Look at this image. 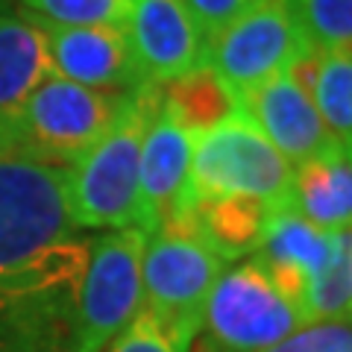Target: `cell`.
<instances>
[{
  "mask_svg": "<svg viewBox=\"0 0 352 352\" xmlns=\"http://www.w3.org/2000/svg\"><path fill=\"white\" fill-rule=\"evenodd\" d=\"M250 3H256V0H250Z\"/></svg>",
  "mask_w": 352,
  "mask_h": 352,
  "instance_id": "obj_27",
  "label": "cell"
},
{
  "mask_svg": "<svg viewBox=\"0 0 352 352\" xmlns=\"http://www.w3.org/2000/svg\"><path fill=\"white\" fill-rule=\"evenodd\" d=\"M18 9L53 27H124L132 0H15Z\"/></svg>",
  "mask_w": 352,
  "mask_h": 352,
  "instance_id": "obj_21",
  "label": "cell"
},
{
  "mask_svg": "<svg viewBox=\"0 0 352 352\" xmlns=\"http://www.w3.org/2000/svg\"><path fill=\"white\" fill-rule=\"evenodd\" d=\"M68 168L24 147L0 150V264L80 232L68 208Z\"/></svg>",
  "mask_w": 352,
  "mask_h": 352,
  "instance_id": "obj_5",
  "label": "cell"
},
{
  "mask_svg": "<svg viewBox=\"0 0 352 352\" xmlns=\"http://www.w3.org/2000/svg\"><path fill=\"white\" fill-rule=\"evenodd\" d=\"M291 179L294 164L241 109L212 129L194 135L188 176L191 203L247 197L282 208L291 206Z\"/></svg>",
  "mask_w": 352,
  "mask_h": 352,
  "instance_id": "obj_3",
  "label": "cell"
},
{
  "mask_svg": "<svg viewBox=\"0 0 352 352\" xmlns=\"http://www.w3.org/2000/svg\"><path fill=\"white\" fill-rule=\"evenodd\" d=\"M129 94L94 91L50 74L21 106L12 141L36 156L74 164L115 124Z\"/></svg>",
  "mask_w": 352,
  "mask_h": 352,
  "instance_id": "obj_8",
  "label": "cell"
},
{
  "mask_svg": "<svg viewBox=\"0 0 352 352\" xmlns=\"http://www.w3.org/2000/svg\"><path fill=\"white\" fill-rule=\"evenodd\" d=\"M191 18L197 21L203 38H206V47L220 30H223L229 21H235L244 9L250 6V0H185Z\"/></svg>",
  "mask_w": 352,
  "mask_h": 352,
  "instance_id": "obj_25",
  "label": "cell"
},
{
  "mask_svg": "<svg viewBox=\"0 0 352 352\" xmlns=\"http://www.w3.org/2000/svg\"><path fill=\"white\" fill-rule=\"evenodd\" d=\"M261 352H352V326L349 320L302 323L288 338Z\"/></svg>",
  "mask_w": 352,
  "mask_h": 352,
  "instance_id": "obj_24",
  "label": "cell"
},
{
  "mask_svg": "<svg viewBox=\"0 0 352 352\" xmlns=\"http://www.w3.org/2000/svg\"><path fill=\"white\" fill-rule=\"evenodd\" d=\"M226 264L229 261L197 229L191 212L173 217L147 238L141 264V308L197 340L203 305Z\"/></svg>",
  "mask_w": 352,
  "mask_h": 352,
  "instance_id": "obj_4",
  "label": "cell"
},
{
  "mask_svg": "<svg viewBox=\"0 0 352 352\" xmlns=\"http://www.w3.org/2000/svg\"><path fill=\"white\" fill-rule=\"evenodd\" d=\"M159 106L162 85L135 88L100 141L68 168V208L80 232L135 226L141 144Z\"/></svg>",
  "mask_w": 352,
  "mask_h": 352,
  "instance_id": "obj_2",
  "label": "cell"
},
{
  "mask_svg": "<svg viewBox=\"0 0 352 352\" xmlns=\"http://www.w3.org/2000/svg\"><path fill=\"white\" fill-rule=\"evenodd\" d=\"M124 32L150 85H168L206 65V38L185 0H132Z\"/></svg>",
  "mask_w": 352,
  "mask_h": 352,
  "instance_id": "obj_11",
  "label": "cell"
},
{
  "mask_svg": "<svg viewBox=\"0 0 352 352\" xmlns=\"http://www.w3.org/2000/svg\"><path fill=\"white\" fill-rule=\"evenodd\" d=\"M291 208L323 232H346L352 220V162L349 150L329 147L294 168Z\"/></svg>",
  "mask_w": 352,
  "mask_h": 352,
  "instance_id": "obj_16",
  "label": "cell"
},
{
  "mask_svg": "<svg viewBox=\"0 0 352 352\" xmlns=\"http://www.w3.org/2000/svg\"><path fill=\"white\" fill-rule=\"evenodd\" d=\"M50 74L44 30L24 9L0 0V141L15 147L12 126L21 106Z\"/></svg>",
  "mask_w": 352,
  "mask_h": 352,
  "instance_id": "obj_15",
  "label": "cell"
},
{
  "mask_svg": "<svg viewBox=\"0 0 352 352\" xmlns=\"http://www.w3.org/2000/svg\"><path fill=\"white\" fill-rule=\"evenodd\" d=\"M235 97L241 112L264 132V138L294 168L320 156L329 147H338L326 132L311 97L291 71H282Z\"/></svg>",
  "mask_w": 352,
  "mask_h": 352,
  "instance_id": "obj_13",
  "label": "cell"
},
{
  "mask_svg": "<svg viewBox=\"0 0 352 352\" xmlns=\"http://www.w3.org/2000/svg\"><path fill=\"white\" fill-rule=\"evenodd\" d=\"M85 264L88 238L82 232L0 264V352H74Z\"/></svg>",
  "mask_w": 352,
  "mask_h": 352,
  "instance_id": "obj_1",
  "label": "cell"
},
{
  "mask_svg": "<svg viewBox=\"0 0 352 352\" xmlns=\"http://www.w3.org/2000/svg\"><path fill=\"white\" fill-rule=\"evenodd\" d=\"M38 27L47 41L50 68L62 80L109 94H129L150 85L138 71L124 27Z\"/></svg>",
  "mask_w": 352,
  "mask_h": 352,
  "instance_id": "obj_12",
  "label": "cell"
},
{
  "mask_svg": "<svg viewBox=\"0 0 352 352\" xmlns=\"http://www.w3.org/2000/svg\"><path fill=\"white\" fill-rule=\"evenodd\" d=\"M308 50L288 0H256L217 32L206 47V65L235 94L282 71H291Z\"/></svg>",
  "mask_w": 352,
  "mask_h": 352,
  "instance_id": "obj_9",
  "label": "cell"
},
{
  "mask_svg": "<svg viewBox=\"0 0 352 352\" xmlns=\"http://www.w3.org/2000/svg\"><path fill=\"white\" fill-rule=\"evenodd\" d=\"M162 103L191 135H200L238 112L235 91L208 65H200L197 71L162 85Z\"/></svg>",
  "mask_w": 352,
  "mask_h": 352,
  "instance_id": "obj_19",
  "label": "cell"
},
{
  "mask_svg": "<svg viewBox=\"0 0 352 352\" xmlns=\"http://www.w3.org/2000/svg\"><path fill=\"white\" fill-rule=\"evenodd\" d=\"M335 232H323L296 214L291 206H282L270 214L252 261L267 273V279L300 308L302 294L317 273L323 270L332 252Z\"/></svg>",
  "mask_w": 352,
  "mask_h": 352,
  "instance_id": "obj_14",
  "label": "cell"
},
{
  "mask_svg": "<svg viewBox=\"0 0 352 352\" xmlns=\"http://www.w3.org/2000/svg\"><path fill=\"white\" fill-rule=\"evenodd\" d=\"M194 338L176 332L173 326L159 320L147 308L132 317L129 326L120 332L106 352H191Z\"/></svg>",
  "mask_w": 352,
  "mask_h": 352,
  "instance_id": "obj_23",
  "label": "cell"
},
{
  "mask_svg": "<svg viewBox=\"0 0 352 352\" xmlns=\"http://www.w3.org/2000/svg\"><path fill=\"white\" fill-rule=\"evenodd\" d=\"M291 74L308 91L326 132L338 147H352V53L349 50H308Z\"/></svg>",
  "mask_w": 352,
  "mask_h": 352,
  "instance_id": "obj_17",
  "label": "cell"
},
{
  "mask_svg": "<svg viewBox=\"0 0 352 352\" xmlns=\"http://www.w3.org/2000/svg\"><path fill=\"white\" fill-rule=\"evenodd\" d=\"M349 311H352V235L346 229V232H335L329 261L308 282L300 302V314L302 323H317V320H349Z\"/></svg>",
  "mask_w": 352,
  "mask_h": 352,
  "instance_id": "obj_20",
  "label": "cell"
},
{
  "mask_svg": "<svg viewBox=\"0 0 352 352\" xmlns=\"http://www.w3.org/2000/svg\"><path fill=\"white\" fill-rule=\"evenodd\" d=\"M314 50H352V0H288Z\"/></svg>",
  "mask_w": 352,
  "mask_h": 352,
  "instance_id": "obj_22",
  "label": "cell"
},
{
  "mask_svg": "<svg viewBox=\"0 0 352 352\" xmlns=\"http://www.w3.org/2000/svg\"><path fill=\"white\" fill-rule=\"evenodd\" d=\"M191 150L194 135L162 103L153 124L147 126L138 164L135 226H141L147 235L188 212Z\"/></svg>",
  "mask_w": 352,
  "mask_h": 352,
  "instance_id": "obj_10",
  "label": "cell"
},
{
  "mask_svg": "<svg viewBox=\"0 0 352 352\" xmlns=\"http://www.w3.org/2000/svg\"><path fill=\"white\" fill-rule=\"evenodd\" d=\"M147 232L120 226L88 238V264L76 300L74 352H103L141 311Z\"/></svg>",
  "mask_w": 352,
  "mask_h": 352,
  "instance_id": "obj_6",
  "label": "cell"
},
{
  "mask_svg": "<svg viewBox=\"0 0 352 352\" xmlns=\"http://www.w3.org/2000/svg\"><path fill=\"white\" fill-rule=\"evenodd\" d=\"M188 212L208 244L226 261H235L256 252L264 226L276 208L258 200H247V197H223V200L191 203Z\"/></svg>",
  "mask_w": 352,
  "mask_h": 352,
  "instance_id": "obj_18",
  "label": "cell"
},
{
  "mask_svg": "<svg viewBox=\"0 0 352 352\" xmlns=\"http://www.w3.org/2000/svg\"><path fill=\"white\" fill-rule=\"evenodd\" d=\"M302 314L252 258L223 270L203 305L197 352H261L294 329Z\"/></svg>",
  "mask_w": 352,
  "mask_h": 352,
  "instance_id": "obj_7",
  "label": "cell"
},
{
  "mask_svg": "<svg viewBox=\"0 0 352 352\" xmlns=\"http://www.w3.org/2000/svg\"><path fill=\"white\" fill-rule=\"evenodd\" d=\"M3 147H12V144H6V141H0V150H3Z\"/></svg>",
  "mask_w": 352,
  "mask_h": 352,
  "instance_id": "obj_26",
  "label": "cell"
}]
</instances>
